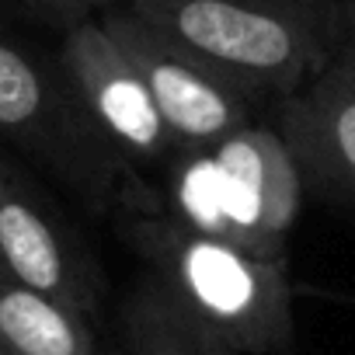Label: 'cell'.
Here are the masks:
<instances>
[{"instance_id": "cell-17", "label": "cell", "mask_w": 355, "mask_h": 355, "mask_svg": "<svg viewBox=\"0 0 355 355\" xmlns=\"http://www.w3.org/2000/svg\"><path fill=\"white\" fill-rule=\"evenodd\" d=\"M275 355H279V352H275Z\"/></svg>"}, {"instance_id": "cell-12", "label": "cell", "mask_w": 355, "mask_h": 355, "mask_svg": "<svg viewBox=\"0 0 355 355\" xmlns=\"http://www.w3.org/2000/svg\"><path fill=\"white\" fill-rule=\"evenodd\" d=\"M334 15H338L341 46L355 53V0H334Z\"/></svg>"}, {"instance_id": "cell-15", "label": "cell", "mask_w": 355, "mask_h": 355, "mask_svg": "<svg viewBox=\"0 0 355 355\" xmlns=\"http://www.w3.org/2000/svg\"><path fill=\"white\" fill-rule=\"evenodd\" d=\"M341 49H345V46H341ZM348 53H352V49H348ZM352 56H355V53H352Z\"/></svg>"}, {"instance_id": "cell-13", "label": "cell", "mask_w": 355, "mask_h": 355, "mask_svg": "<svg viewBox=\"0 0 355 355\" xmlns=\"http://www.w3.org/2000/svg\"><path fill=\"white\" fill-rule=\"evenodd\" d=\"M4 167H8V164H4V160H0V178H4Z\"/></svg>"}, {"instance_id": "cell-16", "label": "cell", "mask_w": 355, "mask_h": 355, "mask_svg": "<svg viewBox=\"0 0 355 355\" xmlns=\"http://www.w3.org/2000/svg\"><path fill=\"white\" fill-rule=\"evenodd\" d=\"M0 355H4V352H0Z\"/></svg>"}, {"instance_id": "cell-4", "label": "cell", "mask_w": 355, "mask_h": 355, "mask_svg": "<svg viewBox=\"0 0 355 355\" xmlns=\"http://www.w3.org/2000/svg\"><path fill=\"white\" fill-rule=\"evenodd\" d=\"M101 25L143 77L178 146L213 150L241 125H248L251 98L244 91H237L230 80H223L182 46H174L167 35L153 32L129 8H108L101 15Z\"/></svg>"}, {"instance_id": "cell-10", "label": "cell", "mask_w": 355, "mask_h": 355, "mask_svg": "<svg viewBox=\"0 0 355 355\" xmlns=\"http://www.w3.org/2000/svg\"><path fill=\"white\" fill-rule=\"evenodd\" d=\"M223 348L227 345L196 324L157 279L132 293L122 313L119 355H223Z\"/></svg>"}, {"instance_id": "cell-2", "label": "cell", "mask_w": 355, "mask_h": 355, "mask_svg": "<svg viewBox=\"0 0 355 355\" xmlns=\"http://www.w3.org/2000/svg\"><path fill=\"white\" fill-rule=\"evenodd\" d=\"M132 244L196 324L237 355H275L293 341L286 258H261L182 220H139Z\"/></svg>"}, {"instance_id": "cell-5", "label": "cell", "mask_w": 355, "mask_h": 355, "mask_svg": "<svg viewBox=\"0 0 355 355\" xmlns=\"http://www.w3.org/2000/svg\"><path fill=\"white\" fill-rule=\"evenodd\" d=\"M60 67L98 129L119 146L129 164H157L178 150L167 122L160 119L143 77L112 42L101 18L67 28Z\"/></svg>"}, {"instance_id": "cell-8", "label": "cell", "mask_w": 355, "mask_h": 355, "mask_svg": "<svg viewBox=\"0 0 355 355\" xmlns=\"http://www.w3.org/2000/svg\"><path fill=\"white\" fill-rule=\"evenodd\" d=\"M279 132L303 189L355 206V56H338L279 108Z\"/></svg>"}, {"instance_id": "cell-11", "label": "cell", "mask_w": 355, "mask_h": 355, "mask_svg": "<svg viewBox=\"0 0 355 355\" xmlns=\"http://www.w3.org/2000/svg\"><path fill=\"white\" fill-rule=\"evenodd\" d=\"M4 4H15L18 11H28L35 18H46L53 25H80V21H91V18H101L112 0H4Z\"/></svg>"}, {"instance_id": "cell-6", "label": "cell", "mask_w": 355, "mask_h": 355, "mask_svg": "<svg viewBox=\"0 0 355 355\" xmlns=\"http://www.w3.org/2000/svg\"><path fill=\"white\" fill-rule=\"evenodd\" d=\"M4 279L46 293L84 317L98 306V268L15 167H4L0 178V282Z\"/></svg>"}, {"instance_id": "cell-14", "label": "cell", "mask_w": 355, "mask_h": 355, "mask_svg": "<svg viewBox=\"0 0 355 355\" xmlns=\"http://www.w3.org/2000/svg\"><path fill=\"white\" fill-rule=\"evenodd\" d=\"M223 355H237V352H230V348H223Z\"/></svg>"}, {"instance_id": "cell-7", "label": "cell", "mask_w": 355, "mask_h": 355, "mask_svg": "<svg viewBox=\"0 0 355 355\" xmlns=\"http://www.w3.org/2000/svg\"><path fill=\"white\" fill-rule=\"evenodd\" d=\"M206 153L223 178L244 248L261 258H286V237L306 189L282 132L248 122Z\"/></svg>"}, {"instance_id": "cell-9", "label": "cell", "mask_w": 355, "mask_h": 355, "mask_svg": "<svg viewBox=\"0 0 355 355\" xmlns=\"http://www.w3.org/2000/svg\"><path fill=\"white\" fill-rule=\"evenodd\" d=\"M0 352L4 355H94L84 313L18 282H0Z\"/></svg>"}, {"instance_id": "cell-1", "label": "cell", "mask_w": 355, "mask_h": 355, "mask_svg": "<svg viewBox=\"0 0 355 355\" xmlns=\"http://www.w3.org/2000/svg\"><path fill=\"white\" fill-rule=\"evenodd\" d=\"M129 11L251 101L293 98L341 49L327 0H129Z\"/></svg>"}, {"instance_id": "cell-3", "label": "cell", "mask_w": 355, "mask_h": 355, "mask_svg": "<svg viewBox=\"0 0 355 355\" xmlns=\"http://www.w3.org/2000/svg\"><path fill=\"white\" fill-rule=\"evenodd\" d=\"M0 136L98 209L122 196L129 160L98 129L63 67L8 39H0Z\"/></svg>"}]
</instances>
